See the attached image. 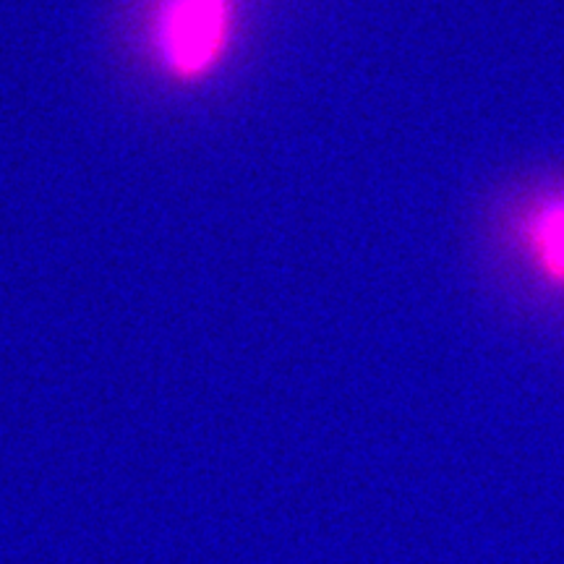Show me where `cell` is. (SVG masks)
<instances>
[{
  "instance_id": "cell-1",
  "label": "cell",
  "mask_w": 564,
  "mask_h": 564,
  "mask_svg": "<svg viewBox=\"0 0 564 564\" xmlns=\"http://www.w3.org/2000/svg\"><path fill=\"white\" fill-rule=\"evenodd\" d=\"M228 34L225 0H171L162 17V47L171 66L194 76L212 66Z\"/></svg>"
},
{
  "instance_id": "cell-2",
  "label": "cell",
  "mask_w": 564,
  "mask_h": 564,
  "mask_svg": "<svg viewBox=\"0 0 564 564\" xmlns=\"http://www.w3.org/2000/svg\"><path fill=\"white\" fill-rule=\"evenodd\" d=\"M523 251L546 285L564 288V194L541 199L523 220Z\"/></svg>"
}]
</instances>
